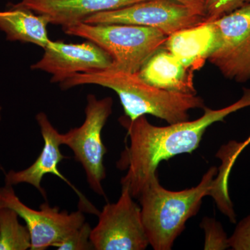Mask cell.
<instances>
[{
    "mask_svg": "<svg viewBox=\"0 0 250 250\" xmlns=\"http://www.w3.org/2000/svg\"><path fill=\"white\" fill-rule=\"evenodd\" d=\"M113 99H100L88 95L83 124L62 134V145L73 152L75 160L85 171L87 183L97 195L105 196L103 182L106 179L104 164L107 149L102 139V132L113 109Z\"/></svg>",
    "mask_w": 250,
    "mask_h": 250,
    "instance_id": "cell-5",
    "label": "cell"
},
{
    "mask_svg": "<svg viewBox=\"0 0 250 250\" xmlns=\"http://www.w3.org/2000/svg\"><path fill=\"white\" fill-rule=\"evenodd\" d=\"M250 145V135L245 141H230L223 145L216 153L221 161L218 173L213 180L210 196L215 200L218 209L232 223H236V214L229 190V179L236 159L241 153Z\"/></svg>",
    "mask_w": 250,
    "mask_h": 250,
    "instance_id": "cell-16",
    "label": "cell"
},
{
    "mask_svg": "<svg viewBox=\"0 0 250 250\" xmlns=\"http://www.w3.org/2000/svg\"><path fill=\"white\" fill-rule=\"evenodd\" d=\"M229 244L231 250H250V213L237 224Z\"/></svg>",
    "mask_w": 250,
    "mask_h": 250,
    "instance_id": "cell-21",
    "label": "cell"
},
{
    "mask_svg": "<svg viewBox=\"0 0 250 250\" xmlns=\"http://www.w3.org/2000/svg\"><path fill=\"white\" fill-rule=\"evenodd\" d=\"M250 106V88L243 89V96L236 103L220 109L204 107V113L192 121L158 126L151 124L146 116L131 121L127 117L119 119L127 131L129 146L121 153L116 166L126 170L121 185L129 188L134 198H138L148 182L158 173L163 161L174 156L190 154L200 146L207 129L229 115Z\"/></svg>",
    "mask_w": 250,
    "mask_h": 250,
    "instance_id": "cell-1",
    "label": "cell"
},
{
    "mask_svg": "<svg viewBox=\"0 0 250 250\" xmlns=\"http://www.w3.org/2000/svg\"><path fill=\"white\" fill-rule=\"evenodd\" d=\"M86 24H123L158 29L169 36L205 22L203 16L174 0H146L90 16Z\"/></svg>",
    "mask_w": 250,
    "mask_h": 250,
    "instance_id": "cell-8",
    "label": "cell"
},
{
    "mask_svg": "<svg viewBox=\"0 0 250 250\" xmlns=\"http://www.w3.org/2000/svg\"><path fill=\"white\" fill-rule=\"evenodd\" d=\"M4 207L14 210L26 223L30 233L31 250H45L54 247L80 228L85 222L83 210L69 213L51 207L47 202L39 210L24 205L12 186L1 188Z\"/></svg>",
    "mask_w": 250,
    "mask_h": 250,
    "instance_id": "cell-9",
    "label": "cell"
},
{
    "mask_svg": "<svg viewBox=\"0 0 250 250\" xmlns=\"http://www.w3.org/2000/svg\"><path fill=\"white\" fill-rule=\"evenodd\" d=\"M214 47L208 60L226 78L240 83L250 80V1L212 21Z\"/></svg>",
    "mask_w": 250,
    "mask_h": 250,
    "instance_id": "cell-7",
    "label": "cell"
},
{
    "mask_svg": "<svg viewBox=\"0 0 250 250\" xmlns=\"http://www.w3.org/2000/svg\"><path fill=\"white\" fill-rule=\"evenodd\" d=\"M19 215L11 208L0 209V250H27L31 236L26 225L20 223Z\"/></svg>",
    "mask_w": 250,
    "mask_h": 250,
    "instance_id": "cell-17",
    "label": "cell"
},
{
    "mask_svg": "<svg viewBox=\"0 0 250 250\" xmlns=\"http://www.w3.org/2000/svg\"><path fill=\"white\" fill-rule=\"evenodd\" d=\"M90 241L95 250H144L149 246L141 217V207L129 188L122 186L121 196L98 213Z\"/></svg>",
    "mask_w": 250,
    "mask_h": 250,
    "instance_id": "cell-6",
    "label": "cell"
},
{
    "mask_svg": "<svg viewBox=\"0 0 250 250\" xmlns=\"http://www.w3.org/2000/svg\"><path fill=\"white\" fill-rule=\"evenodd\" d=\"M250 0H205V22H212L239 9Z\"/></svg>",
    "mask_w": 250,
    "mask_h": 250,
    "instance_id": "cell-20",
    "label": "cell"
},
{
    "mask_svg": "<svg viewBox=\"0 0 250 250\" xmlns=\"http://www.w3.org/2000/svg\"><path fill=\"white\" fill-rule=\"evenodd\" d=\"M36 120L43 139L42 151L36 161L27 168L18 171L10 170L7 172L5 175L4 182L5 185L12 187L21 184H29L45 197L46 192L41 183L47 174H53L70 185L71 184L62 175L58 167L59 164L65 159L60 149L61 146H62V134L54 127L44 112L38 113Z\"/></svg>",
    "mask_w": 250,
    "mask_h": 250,
    "instance_id": "cell-12",
    "label": "cell"
},
{
    "mask_svg": "<svg viewBox=\"0 0 250 250\" xmlns=\"http://www.w3.org/2000/svg\"><path fill=\"white\" fill-rule=\"evenodd\" d=\"M215 31L211 22L177 31L167 36L164 47L195 71L203 66L214 47Z\"/></svg>",
    "mask_w": 250,
    "mask_h": 250,
    "instance_id": "cell-14",
    "label": "cell"
},
{
    "mask_svg": "<svg viewBox=\"0 0 250 250\" xmlns=\"http://www.w3.org/2000/svg\"><path fill=\"white\" fill-rule=\"evenodd\" d=\"M63 30L100 46L111 57L112 67L130 72H139L167 39L158 29L132 24L81 22Z\"/></svg>",
    "mask_w": 250,
    "mask_h": 250,
    "instance_id": "cell-4",
    "label": "cell"
},
{
    "mask_svg": "<svg viewBox=\"0 0 250 250\" xmlns=\"http://www.w3.org/2000/svg\"><path fill=\"white\" fill-rule=\"evenodd\" d=\"M218 167H210L200 183L179 191L167 190L155 174L139 197L141 217L149 246L154 250H170L189 219L198 213L206 196H210Z\"/></svg>",
    "mask_w": 250,
    "mask_h": 250,
    "instance_id": "cell-3",
    "label": "cell"
},
{
    "mask_svg": "<svg viewBox=\"0 0 250 250\" xmlns=\"http://www.w3.org/2000/svg\"><path fill=\"white\" fill-rule=\"evenodd\" d=\"M1 120V107L0 106V121Z\"/></svg>",
    "mask_w": 250,
    "mask_h": 250,
    "instance_id": "cell-24",
    "label": "cell"
},
{
    "mask_svg": "<svg viewBox=\"0 0 250 250\" xmlns=\"http://www.w3.org/2000/svg\"><path fill=\"white\" fill-rule=\"evenodd\" d=\"M48 24L45 16L30 10L11 7L0 11V30L4 31L7 41L29 42L44 49L51 41L47 34Z\"/></svg>",
    "mask_w": 250,
    "mask_h": 250,
    "instance_id": "cell-15",
    "label": "cell"
},
{
    "mask_svg": "<svg viewBox=\"0 0 250 250\" xmlns=\"http://www.w3.org/2000/svg\"><path fill=\"white\" fill-rule=\"evenodd\" d=\"M200 225L205 233L204 250H224L230 248L229 237L220 222L205 217Z\"/></svg>",
    "mask_w": 250,
    "mask_h": 250,
    "instance_id": "cell-18",
    "label": "cell"
},
{
    "mask_svg": "<svg viewBox=\"0 0 250 250\" xmlns=\"http://www.w3.org/2000/svg\"><path fill=\"white\" fill-rule=\"evenodd\" d=\"M93 84L116 92L125 116L131 121L146 115L164 120L168 124L188 121V112L204 108L201 97L157 88L140 77L139 72H130L111 67L98 71L77 73L60 83L63 90L77 85Z\"/></svg>",
    "mask_w": 250,
    "mask_h": 250,
    "instance_id": "cell-2",
    "label": "cell"
},
{
    "mask_svg": "<svg viewBox=\"0 0 250 250\" xmlns=\"http://www.w3.org/2000/svg\"><path fill=\"white\" fill-rule=\"evenodd\" d=\"M187 6L189 9L205 18V0H174Z\"/></svg>",
    "mask_w": 250,
    "mask_h": 250,
    "instance_id": "cell-22",
    "label": "cell"
},
{
    "mask_svg": "<svg viewBox=\"0 0 250 250\" xmlns=\"http://www.w3.org/2000/svg\"><path fill=\"white\" fill-rule=\"evenodd\" d=\"M43 49L42 58L31 68L51 74L52 83H62L75 74L98 71L113 66L109 54L88 41L80 44L50 41Z\"/></svg>",
    "mask_w": 250,
    "mask_h": 250,
    "instance_id": "cell-10",
    "label": "cell"
},
{
    "mask_svg": "<svg viewBox=\"0 0 250 250\" xmlns=\"http://www.w3.org/2000/svg\"><path fill=\"white\" fill-rule=\"evenodd\" d=\"M91 231L90 224L85 222L80 228L57 243L54 248L58 250H94L90 241Z\"/></svg>",
    "mask_w": 250,
    "mask_h": 250,
    "instance_id": "cell-19",
    "label": "cell"
},
{
    "mask_svg": "<svg viewBox=\"0 0 250 250\" xmlns=\"http://www.w3.org/2000/svg\"><path fill=\"white\" fill-rule=\"evenodd\" d=\"M146 0H21L11 7L30 10L62 29L83 22L99 13L113 11Z\"/></svg>",
    "mask_w": 250,
    "mask_h": 250,
    "instance_id": "cell-11",
    "label": "cell"
},
{
    "mask_svg": "<svg viewBox=\"0 0 250 250\" xmlns=\"http://www.w3.org/2000/svg\"><path fill=\"white\" fill-rule=\"evenodd\" d=\"M3 207H4V205H3L2 196H1V188H0V209L2 208Z\"/></svg>",
    "mask_w": 250,
    "mask_h": 250,
    "instance_id": "cell-23",
    "label": "cell"
},
{
    "mask_svg": "<svg viewBox=\"0 0 250 250\" xmlns=\"http://www.w3.org/2000/svg\"><path fill=\"white\" fill-rule=\"evenodd\" d=\"M193 72L163 47L148 59L139 74L145 82L161 89L196 95Z\"/></svg>",
    "mask_w": 250,
    "mask_h": 250,
    "instance_id": "cell-13",
    "label": "cell"
}]
</instances>
